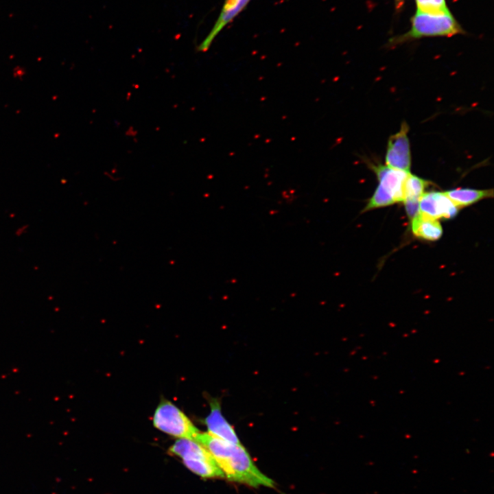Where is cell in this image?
Returning a JSON list of instances; mask_svg holds the SVG:
<instances>
[{"label": "cell", "mask_w": 494, "mask_h": 494, "mask_svg": "<svg viewBox=\"0 0 494 494\" xmlns=\"http://www.w3.org/2000/svg\"><path fill=\"white\" fill-rule=\"evenodd\" d=\"M196 441L211 454L229 480L253 487H274L273 480L257 468L241 443H232L208 432L200 433Z\"/></svg>", "instance_id": "6da1fadb"}, {"label": "cell", "mask_w": 494, "mask_h": 494, "mask_svg": "<svg viewBox=\"0 0 494 494\" xmlns=\"http://www.w3.org/2000/svg\"><path fill=\"white\" fill-rule=\"evenodd\" d=\"M370 165L379 184L362 212L403 202L404 183L410 172L392 169L386 165Z\"/></svg>", "instance_id": "7a4b0ae2"}, {"label": "cell", "mask_w": 494, "mask_h": 494, "mask_svg": "<svg viewBox=\"0 0 494 494\" xmlns=\"http://www.w3.org/2000/svg\"><path fill=\"white\" fill-rule=\"evenodd\" d=\"M462 32L451 14H430L416 11L412 18L410 30L396 39L394 43L427 36H451Z\"/></svg>", "instance_id": "3957f363"}, {"label": "cell", "mask_w": 494, "mask_h": 494, "mask_svg": "<svg viewBox=\"0 0 494 494\" xmlns=\"http://www.w3.org/2000/svg\"><path fill=\"white\" fill-rule=\"evenodd\" d=\"M153 425L163 432L179 438L196 440L200 433L177 406L167 400L162 401L155 410Z\"/></svg>", "instance_id": "277c9868"}, {"label": "cell", "mask_w": 494, "mask_h": 494, "mask_svg": "<svg viewBox=\"0 0 494 494\" xmlns=\"http://www.w3.org/2000/svg\"><path fill=\"white\" fill-rule=\"evenodd\" d=\"M409 126L403 121L399 130L388 141L385 162L392 169L410 172L411 152L408 139Z\"/></svg>", "instance_id": "5b68a950"}, {"label": "cell", "mask_w": 494, "mask_h": 494, "mask_svg": "<svg viewBox=\"0 0 494 494\" xmlns=\"http://www.w3.org/2000/svg\"><path fill=\"white\" fill-rule=\"evenodd\" d=\"M419 213L435 220L451 219L458 213V208L445 192H425L419 199Z\"/></svg>", "instance_id": "8992f818"}, {"label": "cell", "mask_w": 494, "mask_h": 494, "mask_svg": "<svg viewBox=\"0 0 494 494\" xmlns=\"http://www.w3.org/2000/svg\"><path fill=\"white\" fill-rule=\"evenodd\" d=\"M251 0H225L220 14L204 40L197 47L201 52L207 51L220 32L248 5Z\"/></svg>", "instance_id": "52a82bcc"}, {"label": "cell", "mask_w": 494, "mask_h": 494, "mask_svg": "<svg viewBox=\"0 0 494 494\" xmlns=\"http://www.w3.org/2000/svg\"><path fill=\"white\" fill-rule=\"evenodd\" d=\"M208 433L235 444H240L239 440L228 422L223 416L219 403L213 401L211 412L205 419Z\"/></svg>", "instance_id": "ba28073f"}, {"label": "cell", "mask_w": 494, "mask_h": 494, "mask_svg": "<svg viewBox=\"0 0 494 494\" xmlns=\"http://www.w3.org/2000/svg\"><path fill=\"white\" fill-rule=\"evenodd\" d=\"M185 465L203 478H224L217 464L207 451H195L182 459Z\"/></svg>", "instance_id": "9c48e42d"}, {"label": "cell", "mask_w": 494, "mask_h": 494, "mask_svg": "<svg viewBox=\"0 0 494 494\" xmlns=\"http://www.w3.org/2000/svg\"><path fill=\"white\" fill-rule=\"evenodd\" d=\"M411 228L414 235L427 241H436L443 234V228L437 220L420 213L412 219Z\"/></svg>", "instance_id": "30bf717a"}, {"label": "cell", "mask_w": 494, "mask_h": 494, "mask_svg": "<svg viewBox=\"0 0 494 494\" xmlns=\"http://www.w3.org/2000/svg\"><path fill=\"white\" fill-rule=\"evenodd\" d=\"M447 196L458 207L474 204L482 199L492 198L493 190L456 188L445 191Z\"/></svg>", "instance_id": "8fae6325"}, {"label": "cell", "mask_w": 494, "mask_h": 494, "mask_svg": "<svg viewBox=\"0 0 494 494\" xmlns=\"http://www.w3.org/2000/svg\"><path fill=\"white\" fill-rule=\"evenodd\" d=\"M429 182L410 172L407 176L403 186V201H419Z\"/></svg>", "instance_id": "7c38bea8"}, {"label": "cell", "mask_w": 494, "mask_h": 494, "mask_svg": "<svg viewBox=\"0 0 494 494\" xmlns=\"http://www.w3.org/2000/svg\"><path fill=\"white\" fill-rule=\"evenodd\" d=\"M417 10L430 14L449 12L445 0H416Z\"/></svg>", "instance_id": "4fadbf2b"}]
</instances>
